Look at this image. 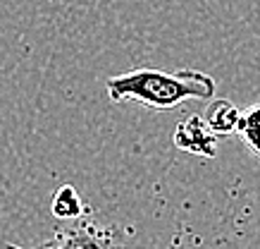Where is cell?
<instances>
[{
	"instance_id": "cell-5",
	"label": "cell",
	"mask_w": 260,
	"mask_h": 249,
	"mask_svg": "<svg viewBox=\"0 0 260 249\" xmlns=\"http://www.w3.org/2000/svg\"><path fill=\"white\" fill-rule=\"evenodd\" d=\"M50 211L53 216L60 218V220H79L84 213H86V206L81 201L79 192L72 185H62L53 197V204H50Z\"/></svg>"
},
{
	"instance_id": "cell-3",
	"label": "cell",
	"mask_w": 260,
	"mask_h": 249,
	"mask_svg": "<svg viewBox=\"0 0 260 249\" xmlns=\"http://www.w3.org/2000/svg\"><path fill=\"white\" fill-rule=\"evenodd\" d=\"M172 142L179 151L191 153V156H203V158L217 156V137L210 132L201 115H189L177 122Z\"/></svg>"
},
{
	"instance_id": "cell-2",
	"label": "cell",
	"mask_w": 260,
	"mask_h": 249,
	"mask_svg": "<svg viewBox=\"0 0 260 249\" xmlns=\"http://www.w3.org/2000/svg\"><path fill=\"white\" fill-rule=\"evenodd\" d=\"M8 249H22V247H12ZM31 249H122L117 244V237L110 228H103V225L93 223V220H77V223L62 228L53 240L43 242L39 247Z\"/></svg>"
},
{
	"instance_id": "cell-1",
	"label": "cell",
	"mask_w": 260,
	"mask_h": 249,
	"mask_svg": "<svg viewBox=\"0 0 260 249\" xmlns=\"http://www.w3.org/2000/svg\"><path fill=\"white\" fill-rule=\"evenodd\" d=\"M105 89L115 103L134 101L155 110H172L186 101H210L217 84L208 72L198 70L165 72V70L141 67L110 77L105 81Z\"/></svg>"
},
{
	"instance_id": "cell-6",
	"label": "cell",
	"mask_w": 260,
	"mask_h": 249,
	"mask_svg": "<svg viewBox=\"0 0 260 249\" xmlns=\"http://www.w3.org/2000/svg\"><path fill=\"white\" fill-rule=\"evenodd\" d=\"M237 134L244 139V144L260 158V103L248 108V110H241Z\"/></svg>"
},
{
	"instance_id": "cell-4",
	"label": "cell",
	"mask_w": 260,
	"mask_h": 249,
	"mask_svg": "<svg viewBox=\"0 0 260 249\" xmlns=\"http://www.w3.org/2000/svg\"><path fill=\"white\" fill-rule=\"evenodd\" d=\"M201 118L205 120V125L210 127L215 137H229L239 129V120H241V110L237 105L227 101V98H210V103L201 113Z\"/></svg>"
}]
</instances>
